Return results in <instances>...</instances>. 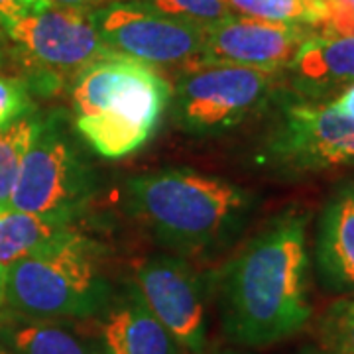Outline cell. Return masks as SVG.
I'll list each match as a JSON object with an SVG mask.
<instances>
[{
  "mask_svg": "<svg viewBox=\"0 0 354 354\" xmlns=\"http://www.w3.org/2000/svg\"><path fill=\"white\" fill-rule=\"evenodd\" d=\"M305 211H283L218 274V315L228 339L264 348L297 335L311 319Z\"/></svg>",
  "mask_w": 354,
  "mask_h": 354,
  "instance_id": "obj_1",
  "label": "cell"
},
{
  "mask_svg": "<svg viewBox=\"0 0 354 354\" xmlns=\"http://www.w3.org/2000/svg\"><path fill=\"white\" fill-rule=\"evenodd\" d=\"M124 199L128 213L162 246L199 256L241 234L254 195L223 177L177 167L127 179Z\"/></svg>",
  "mask_w": 354,
  "mask_h": 354,
  "instance_id": "obj_2",
  "label": "cell"
},
{
  "mask_svg": "<svg viewBox=\"0 0 354 354\" xmlns=\"http://www.w3.org/2000/svg\"><path fill=\"white\" fill-rule=\"evenodd\" d=\"M171 101V87L156 67L113 55L73 79L71 106L79 138L102 158L138 152L152 138Z\"/></svg>",
  "mask_w": 354,
  "mask_h": 354,
  "instance_id": "obj_3",
  "label": "cell"
},
{
  "mask_svg": "<svg viewBox=\"0 0 354 354\" xmlns=\"http://www.w3.org/2000/svg\"><path fill=\"white\" fill-rule=\"evenodd\" d=\"M101 246L79 230L6 266V309L32 319H95L113 299Z\"/></svg>",
  "mask_w": 354,
  "mask_h": 354,
  "instance_id": "obj_4",
  "label": "cell"
},
{
  "mask_svg": "<svg viewBox=\"0 0 354 354\" xmlns=\"http://www.w3.org/2000/svg\"><path fill=\"white\" fill-rule=\"evenodd\" d=\"M12 44L20 77L30 91L53 95L75 79L85 67L114 53L91 22L88 10L62 8L48 4L0 30Z\"/></svg>",
  "mask_w": 354,
  "mask_h": 354,
  "instance_id": "obj_5",
  "label": "cell"
},
{
  "mask_svg": "<svg viewBox=\"0 0 354 354\" xmlns=\"http://www.w3.org/2000/svg\"><path fill=\"white\" fill-rule=\"evenodd\" d=\"M281 73L242 65L185 67L174 88V120L187 134H223L276 101Z\"/></svg>",
  "mask_w": 354,
  "mask_h": 354,
  "instance_id": "obj_6",
  "label": "cell"
},
{
  "mask_svg": "<svg viewBox=\"0 0 354 354\" xmlns=\"http://www.w3.org/2000/svg\"><path fill=\"white\" fill-rule=\"evenodd\" d=\"M99 187L97 171L65 132L64 113L44 116L10 199L12 211L77 216Z\"/></svg>",
  "mask_w": 354,
  "mask_h": 354,
  "instance_id": "obj_7",
  "label": "cell"
},
{
  "mask_svg": "<svg viewBox=\"0 0 354 354\" xmlns=\"http://www.w3.org/2000/svg\"><path fill=\"white\" fill-rule=\"evenodd\" d=\"M278 102V113L262 144L266 165L286 176L354 165V120L319 101Z\"/></svg>",
  "mask_w": 354,
  "mask_h": 354,
  "instance_id": "obj_8",
  "label": "cell"
},
{
  "mask_svg": "<svg viewBox=\"0 0 354 354\" xmlns=\"http://www.w3.org/2000/svg\"><path fill=\"white\" fill-rule=\"evenodd\" d=\"M104 46L114 55L152 67L195 65L205 28L158 12L146 0H118L88 10Z\"/></svg>",
  "mask_w": 354,
  "mask_h": 354,
  "instance_id": "obj_9",
  "label": "cell"
},
{
  "mask_svg": "<svg viewBox=\"0 0 354 354\" xmlns=\"http://www.w3.org/2000/svg\"><path fill=\"white\" fill-rule=\"evenodd\" d=\"M134 283L174 339L189 354H205V290L197 272L179 256L153 254L136 264Z\"/></svg>",
  "mask_w": 354,
  "mask_h": 354,
  "instance_id": "obj_10",
  "label": "cell"
},
{
  "mask_svg": "<svg viewBox=\"0 0 354 354\" xmlns=\"http://www.w3.org/2000/svg\"><path fill=\"white\" fill-rule=\"evenodd\" d=\"M315 32L319 30L311 26L232 14L205 28L201 55L195 65H242L283 71L301 44Z\"/></svg>",
  "mask_w": 354,
  "mask_h": 354,
  "instance_id": "obj_11",
  "label": "cell"
},
{
  "mask_svg": "<svg viewBox=\"0 0 354 354\" xmlns=\"http://www.w3.org/2000/svg\"><path fill=\"white\" fill-rule=\"evenodd\" d=\"M97 319L102 354H189L156 319L134 281L114 291Z\"/></svg>",
  "mask_w": 354,
  "mask_h": 354,
  "instance_id": "obj_12",
  "label": "cell"
},
{
  "mask_svg": "<svg viewBox=\"0 0 354 354\" xmlns=\"http://www.w3.org/2000/svg\"><path fill=\"white\" fill-rule=\"evenodd\" d=\"M299 99L321 101L354 83V36L315 32L283 69Z\"/></svg>",
  "mask_w": 354,
  "mask_h": 354,
  "instance_id": "obj_13",
  "label": "cell"
},
{
  "mask_svg": "<svg viewBox=\"0 0 354 354\" xmlns=\"http://www.w3.org/2000/svg\"><path fill=\"white\" fill-rule=\"evenodd\" d=\"M315 256L321 279L329 288L354 290V181L341 183L325 205Z\"/></svg>",
  "mask_w": 354,
  "mask_h": 354,
  "instance_id": "obj_14",
  "label": "cell"
},
{
  "mask_svg": "<svg viewBox=\"0 0 354 354\" xmlns=\"http://www.w3.org/2000/svg\"><path fill=\"white\" fill-rule=\"evenodd\" d=\"M0 344L12 354H102L99 341H88L53 319H32L0 311Z\"/></svg>",
  "mask_w": 354,
  "mask_h": 354,
  "instance_id": "obj_15",
  "label": "cell"
},
{
  "mask_svg": "<svg viewBox=\"0 0 354 354\" xmlns=\"http://www.w3.org/2000/svg\"><path fill=\"white\" fill-rule=\"evenodd\" d=\"M75 230L73 216L38 215L8 209L0 213V264H14Z\"/></svg>",
  "mask_w": 354,
  "mask_h": 354,
  "instance_id": "obj_16",
  "label": "cell"
},
{
  "mask_svg": "<svg viewBox=\"0 0 354 354\" xmlns=\"http://www.w3.org/2000/svg\"><path fill=\"white\" fill-rule=\"evenodd\" d=\"M41 120L44 118L34 111L0 130V213L10 209L16 179L20 176L26 153L38 136Z\"/></svg>",
  "mask_w": 354,
  "mask_h": 354,
  "instance_id": "obj_17",
  "label": "cell"
},
{
  "mask_svg": "<svg viewBox=\"0 0 354 354\" xmlns=\"http://www.w3.org/2000/svg\"><path fill=\"white\" fill-rule=\"evenodd\" d=\"M232 12L268 22L311 26L321 32L325 22L323 0H225Z\"/></svg>",
  "mask_w": 354,
  "mask_h": 354,
  "instance_id": "obj_18",
  "label": "cell"
},
{
  "mask_svg": "<svg viewBox=\"0 0 354 354\" xmlns=\"http://www.w3.org/2000/svg\"><path fill=\"white\" fill-rule=\"evenodd\" d=\"M321 348L333 354H354V295L341 297L325 309L317 323Z\"/></svg>",
  "mask_w": 354,
  "mask_h": 354,
  "instance_id": "obj_19",
  "label": "cell"
},
{
  "mask_svg": "<svg viewBox=\"0 0 354 354\" xmlns=\"http://www.w3.org/2000/svg\"><path fill=\"white\" fill-rule=\"evenodd\" d=\"M146 2L152 4L158 12L201 28L221 22L234 14L225 0H146Z\"/></svg>",
  "mask_w": 354,
  "mask_h": 354,
  "instance_id": "obj_20",
  "label": "cell"
},
{
  "mask_svg": "<svg viewBox=\"0 0 354 354\" xmlns=\"http://www.w3.org/2000/svg\"><path fill=\"white\" fill-rule=\"evenodd\" d=\"M30 113H34V102L24 81L20 77L0 75V130Z\"/></svg>",
  "mask_w": 354,
  "mask_h": 354,
  "instance_id": "obj_21",
  "label": "cell"
},
{
  "mask_svg": "<svg viewBox=\"0 0 354 354\" xmlns=\"http://www.w3.org/2000/svg\"><path fill=\"white\" fill-rule=\"evenodd\" d=\"M325 22L321 34L354 36V0H323Z\"/></svg>",
  "mask_w": 354,
  "mask_h": 354,
  "instance_id": "obj_22",
  "label": "cell"
},
{
  "mask_svg": "<svg viewBox=\"0 0 354 354\" xmlns=\"http://www.w3.org/2000/svg\"><path fill=\"white\" fill-rule=\"evenodd\" d=\"M46 6V0H0V30Z\"/></svg>",
  "mask_w": 354,
  "mask_h": 354,
  "instance_id": "obj_23",
  "label": "cell"
},
{
  "mask_svg": "<svg viewBox=\"0 0 354 354\" xmlns=\"http://www.w3.org/2000/svg\"><path fill=\"white\" fill-rule=\"evenodd\" d=\"M330 106L341 116H344V118L354 120V83L348 85L346 88H342L341 93H339V97L330 102Z\"/></svg>",
  "mask_w": 354,
  "mask_h": 354,
  "instance_id": "obj_24",
  "label": "cell"
},
{
  "mask_svg": "<svg viewBox=\"0 0 354 354\" xmlns=\"http://www.w3.org/2000/svg\"><path fill=\"white\" fill-rule=\"evenodd\" d=\"M51 6H62V8H75V10H93L111 2H118V0H46Z\"/></svg>",
  "mask_w": 354,
  "mask_h": 354,
  "instance_id": "obj_25",
  "label": "cell"
},
{
  "mask_svg": "<svg viewBox=\"0 0 354 354\" xmlns=\"http://www.w3.org/2000/svg\"><path fill=\"white\" fill-rule=\"evenodd\" d=\"M6 307V266L0 264V311Z\"/></svg>",
  "mask_w": 354,
  "mask_h": 354,
  "instance_id": "obj_26",
  "label": "cell"
},
{
  "mask_svg": "<svg viewBox=\"0 0 354 354\" xmlns=\"http://www.w3.org/2000/svg\"><path fill=\"white\" fill-rule=\"evenodd\" d=\"M299 354H333V353L325 351V348H321V346H319V348H315V346H307V348H304Z\"/></svg>",
  "mask_w": 354,
  "mask_h": 354,
  "instance_id": "obj_27",
  "label": "cell"
},
{
  "mask_svg": "<svg viewBox=\"0 0 354 354\" xmlns=\"http://www.w3.org/2000/svg\"><path fill=\"white\" fill-rule=\"evenodd\" d=\"M215 354H246V353H241V351H221V353H215Z\"/></svg>",
  "mask_w": 354,
  "mask_h": 354,
  "instance_id": "obj_28",
  "label": "cell"
},
{
  "mask_svg": "<svg viewBox=\"0 0 354 354\" xmlns=\"http://www.w3.org/2000/svg\"><path fill=\"white\" fill-rule=\"evenodd\" d=\"M0 354H12V353H10V351H8L6 346H2V344H0Z\"/></svg>",
  "mask_w": 354,
  "mask_h": 354,
  "instance_id": "obj_29",
  "label": "cell"
},
{
  "mask_svg": "<svg viewBox=\"0 0 354 354\" xmlns=\"http://www.w3.org/2000/svg\"><path fill=\"white\" fill-rule=\"evenodd\" d=\"M2 55H4V50H2V41H0V65H2Z\"/></svg>",
  "mask_w": 354,
  "mask_h": 354,
  "instance_id": "obj_30",
  "label": "cell"
}]
</instances>
